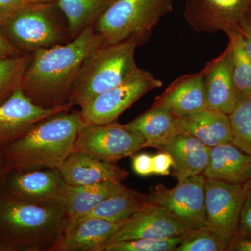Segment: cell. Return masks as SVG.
I'll list each match as a JSON object with an SVG mask.
<instances>
[{
  "label": "cell",
  "mask_w": 251,
  "mask_h": 251,
  "mask_svg": "<svg viewBox=\"0 0 251 251\" xmlns=\"http://www.w3.org/2000/svg\"><path fill=\"white\" fill-rule=\"evenodd\" d=\"M184 235L165 239H136L112 242L103 246L100 251H175L182 242Z\"/></svg>",
  "instance_id": "f546056e"
},
{
  "label": "cell",
  "mask_w": 251,
  "mask_h": 251,
  "mask_svg": "<svg viewBox=\"0 0 251 251\" xmlns=\"http://www.w3.org/2000/svg\"><path fill=\"white\" fill-rule=\"evenodd\" d=\"M227 251H251V237H235L229 244Z\"/></svg>",
  "instance_id": "8d00e7d4"
},
{
  "label": "cell",
  "mask_w": 251,
  "mask_h": 251,
  "mask_svg": "<svg viewBox=\"0 0 251 251\" xmlns=\"http://www.w3.org/2000/svg\"><path fill=\"white\" fill-rule=\"evenodd\" d=\"M143 148H146V142L141 135L115 121L104 125L85 124L79 130L74 151L115 163L134 156Z\"/></svg>",
  "instance_id": "ba28073f"
},
{
  "label": "cell",
  "mask_w": 251,
  "mask_h": 251,
  "mask_svg": "<svg viewBox=\"0 0 251 251\" xmlns=\"http://www.w3.org/2000/svg\"><path fill=\"white\" fill-rule=\"evenodd\" d=\"M232 143L251 155V97L241 96L233 112L229 115Z\"/></svg>",
  "instance_id": "83f0119b"
},
{
  "label": "cell",
  "mask_w": 251,
  "mask_h": 251,
  "mask_svg": "<svg viewBox=\"0 0 251 251\" xmlns=\"http://www.w3.org/2000/svg\"><path fill=\"white\" fill-rule=\"evenodd\" d=\"M27 3H36V4H50L57 3L58 0H26Z\"/></svg>",
  "instance_id": "f35d334b"
},
{
  "label": "cell",
  "mask_w": 251,
  "mask_h": 251,
  "mask_svg": "<svg viewBox=\"0 0 251 251\" xmlns=\"http://www.w3.org/2000/svg\"><path fill=\"white\" fill-rule=\"evenodd\" d=\"M138 47L133 41L104 44L81 67L69 99L80 107L99 94L121 85L140 70L135 61Z\"/></svg>",
  "instance_id": "5b68a950"
},
{
  "label": "cell",
  "mask_w": 251,
  "mask_h": 251,
  "mask_svg": "<svg viewBox=\"0 0 251 251\" xmlns=\"http://www.w3.org/2000/svg\"><path fill=\"white\" fill-rule=\"evenodd\" d=\"M0 29L23 54H32L72 41L65 16L57 3H26L0 18Z\"/></svg>",
  "instance_id": "277c9868"
},
{
  "label": "cell",
  "mask_w": 251,
  "mask_h": 251,
  "mask_svg": "<svg viewBox=\"0 0 251 251\" xmlns=\"http://www.w3.org/2000/svg\"><path fill=\"white\" fill-rule=\"evenodd\" d=\"M124 222L87 218L67 222L58 240L50 251H100Z\"/></svg>",
  "instance_id": "9a60e30c"
},
{
  "label": "cell",
  "mask_w": 251,
  "mask_h": 251,
  "mask_svg": "<svg viewBox=\"0 0 251 251\" xmlns=\"http://www.w3.org/2000/svg\"><path fill=\"white\" fill-rule=\"evenodd\" d=\"M72 108L70 103L43 108L33 103L20 89L0 105V149L20 139L43 120Z\"/></svg>",
  "instance_id": "4fadbf2b"
},
{
  "label": "cell",
  "mask_w": 251,
  "mask_h": 251,
  "mask_svg": "<svg viewBox=\"0 0 251 251\" xmlns=\"http://www.w3.org/2000/svg\"><path fill=\"white\" fill-rule=\"evenodd\" d=\"M59 112L33 126L20 139L0 149L6 172L59 169L74 151L85 125L79 111Z\"/></svg>",
  "instance_id": "7a4b0ae2"
},
{
  "label": "cell",
  "mask_w": 251,
  "mask_h": 251,
  "mask_svg": "<svg viewBox=\"0 0 251 251\" xmlns=\"http://www.w3.org/2000/svg\"><path fill=\"white\" fill-rule=\"evenodd\" d=\"M251 0H186L184 16L197 32H239L250 12Z\"/></svg>",
  "instance_id": "7c38bea8"
},
{
  "label": "cell",
  "mask_w": 251,
  "mask_h": 251,
  "mask_svg": "<svg viewBox=\"0 0 251 251\" xmlns=\"http://www.w3.org/2000/svg\"><path fill=\"white\" fill-rule=\"evenodd\" d=\"M26 3V0H0V18L11 14Z\"/></svg>",
  "instance_id": "d590c367"
},
{
  "label": "cell",
  "mask_w": 251,
  "mask_h": 251,
  "mask_svg": "<svg viewBox=\"0 0 251 251\" xmlns=\"http://www.w3.org/2000/svg\"><path fill=\"white\" fill-rule=\"evenodd\" d=\"M116 181H105L86 186L68 185L64 206L67 214V222H72L90 212L107 198L126 189Z\"/></svg>",
  "instance_id": "7402d4cb"
},
{
  "label": "cell",
  "mask_w": 251,
  "mask_h": 251,
  "mask_svg": "<svg viewBox=\"0 0 251 251\" xmlns=\"http://www.w3.org/2000/svg\"><path fill=\"white\" fill-rule=\"evenodd\" d=\"M162 85L163 82L151 73L140 69L136 74L121 85L99 94L81 106V114L88 125L115 122L143 95Z\"/></svg>",
  "instance_id": "9c48e42d"
},
{
  "label": "cell",
  "mask_w": 251,
  "mask_h": 251,
  "mask_svg": "<svg viewBox=\"0 0 251 251\" xmlns=\"http://www.w3.org/2000/svg\"><path fill=\"white\" fill-rule=\"evenodd\" d=\"M117 0H58L57 6L65 16L71 39L76 38L94 23Z\"/></svg>",
  "instance_id": "d4e9b609"
},
{
  "label": "cell",
  "mask_w": 251,
  "mask_h": 251,
  "mask_svg": "<svg viewBox=\"0 0 251 251\" xmlns=\"http://www.w3.org/2000/svg\"><path fill=\"white\" fill-rule=\"evenodd\" d=\"M204 89L206 108L230 115L237 106L240 94L231 72L228 49L206 64Z\"/></svg>",
  "instance_id": "ac0fdd59"
},
{
  "label": "cell",
  "mask_w": 251,
  "mask_h": 251,
  "mask_svg": "<svg viewBox=\"0 0 251 251\" xmlns=\"http://www.w3.org/2000/svg\"><path fill=\"white\" fill-rule=\"evenodd\" d=\"M249 14L251 15V5L250 12H249Z\"/></svg>",
  "instance_id": "60d3db41"
},
{
  "label": "cell",
  "mask_w": 251,
  "mask_h": 251,
  "mask_svg": "<svg viewBox=\"0 0 251 251\" xmlns=\"http://www.w3.org/2000/svg\"><path fill=\"white\" fill-rule=\"evenodd\" d=\"M243 186H244V188H245L247 191H251V177L243 184Z\"/></svg>",
  "instance_id": "ab89813d"
},
{
  "label": "cell",
  "mask_w": 251,
  "mask_h": 251,
  "mask_svg": "<svg viewBox=\"0 0 251 251\" xmlns=\"http://www.w3.org/2000/svg\"><path fill=\"white\" fill-rule=\"evenodd\" d=\"M152 158L153 174L163 176L171 175L170 169L173 166V161L168 153L161 151V152L152 156Z\"/></svg>",
  "instance_id": "d6a6232c"
},
{
  "label": "cell",
  "mask_w": 251,
  "mask_h": 251,
  "mask_svg": "<svg viewBox=\"0 0 251 251\" xmlns=\"http://www.w3.org/2000/svg\"><path fill=\"white\" fill-rule=\"evenodd\" d=\"M179 131L193 135L204 145L212 148L232 143V130L228 115L204 108L176 118Z\"/></svg>",
  "instance_id": "44dd1931"
},
{
  "label": "cell",
  "mask_w": 251,
  "mask_h": 251,
  "mask_svg": "<svg viewBox=\"0 0 251 251\" xmlns=\"http://www.w3.org/2000/svg\"><path fill=\"white\" fill-rule=\"evenodd\" d=\"M205 73L204 68L201 72L176 79L156 97L153 106L166 108L175 118L206 108Z\"/></svg>",
  "instance_id": "e0dca14e"
},
{
  "label": "cell",
  "mask_w": 251,
  "mask_h": 251,
  "mask_svg": "<svg viewBox=\"0 0 251 251\" xmlns=\"http://www.w3.org/2000/svg\"><path fill=\"white\" fill-rule=\"evenodd\" d=\"M188 232L182 225L164 209L149 203L124 222L108 244L136 239L179 237Z\"/></svg>",
  "instance_id": "5bb4252c"
},
{
  "label": "cell",
  "mask_w": 251,
  "mask_h": 251,
  "mask_svg": "<svg viewBox=\"0 0 251 251\" xmlns=\"http://www.w3.org/2000/svg\"><path fill=\"white\" fill-rule=\"evenodd\" d=\"M6 174H7V172H6L2 162H1V159H0V188H1V186H2Z\"/></svg>",
  "instance_id": "74e56055"
},
{
  "label": "cell",
  "mask_w": 251,
  "mask_h": 251,
  "mask_svg": "<svg viewBox=\"0 0 251 251\" xmlns=\"http://www.w3.org/2000/svg\"><path fill=\"white\" fill-rule=\"evenodd\" d=\"M228 244L207 226L185 234L175 251H227Z\"/></svg>",
  "instance_id": "f1b7e54d"
},
{
  "label": "cell",
  "mask_w": 251,
  "mask_h": 251,
  "mask_svg": "<svg viewBox=\"0 0 251 251\" xmlns=\"http://www.w3.org/2000/svg\"><path fill=\"white\" fill-rule=\"evenodd\" d=\"M64 182L71 186H86L105 182H122L128 171L87 153L73 151L59 168Z\"/></svg>",
  "instance_id": "2e32d148"
},
{
  "label": "cell",
  "mask_w": 251,
  "mask_h": 251,
  "mask_svg": "<svg viewBox=\"0 0 251 251\" xmlns=\"http://www.w3.org/2000/svg\"><path fill=\"white\" fill-rule=\"evenodd\" d=\"M239 32L246 52L251 61V15L249 14L241 23Z\"/></svg>",
  "instance_id": "836d02e7"
},
{
  "label": "cell",
  "mask_w": 251,
  "mask_h": 251,
  "mask_svg": "<svg viewBox=\"0 0 251 251\" xmlns=\"http://www.w3.org/2000/svg\"><path fill=\"white\" fill-rule=\"evenodd\" d=\"M105 44L103 37L90 27L67 44L36 51L25 73L21 90L43 108L69 103L83 63Z\"/></svg>",
  "instance_id": "6da1fadb"
},
{
  "label": "cell",
  "mask_w": 251,
  "mask_h": 251,
  "mask_svg": "<svg viewBox=\"0 0 251 251\" xmlns=\"http://www.w3.org/2000/svg\"><path fill=\"white\" fill-rule=\"evenodd\" d=\"M124 125L127 129L141 135L146 142V148L158 149L179 132L176 118L171 112L163 107L153 105L133 121Z\"/></svg>",
  "instance_id": "603a6c76"
},
{
  "label": "cell",
  "mask_w": 251,
  "mask_h": 251,
  "mask_svg": "<svg viewBox=\"0 0 251 251\" xmlns=\"http://www.w3.org/2000/svg\"><path fill=\"white\" fill-rule=\"evenodd\" d=\"M24 54L10 44L0 29V58H9Z\"/></svg>",
  "instance_id": "e575fe53"
},
{
  "label": "cell",
  "mask_w": 251,
  "mask_h": 251,
  "mask_svg": "<svg viewBox=\"0 0 251 251\" xmlns=\"http://www.w3.org/2000/svg\"><path fill=\"white\" fill-rule=\"evenodd\" d=\"M235 237H251V191H247Z\"/></svg>",
  "instance_id": "4dcf8cb0"
},
{
  "label": "cell",
  "mask_w": 251,
  "mask_h": 251,
  "mask_svg": "<svg viewBox=\"0 0 251 251\" xmlns=\"http://www.w3.org/2000/svg\"><path fill=\"white\" fill-rule=\"evenodd\" d=\"M67 187L59 169L10 171L0 194L34 204H63Z\"/></svg>",
  "instance_id": "30bf717a"
},
{
  "label": "cell",
  "mask_w": 251,
  "mask_h": 251,
  "mask_svg": "<svg viewBox=\"0 0 251 251\" xmlns=\"http://www.w3.org/2000/svg\"><path fill=\"white\" fill-rule=\"evenodd\" d=\"M133 169L137 175L142 176L153 174V158L148 153H140L133 157Z\"/></svg>",
  "instance_id": "1f68e13d"
},
{
  "label": "cell",
  "mask_w": 251,
  "mask_h": 251,
  "mask_svg": "<svg viewBox=\"0 0 251 251\" xmlns=\"http://www.w3.org/2000/svg\"><path fill=\"white\" fill-rule=\"evenodd\" d=\"M32 54L0 58V105L21 89L23 77Z\"/></svg>",
  "instance_id": "4316f807"
},
{
  "label": "cell",
  "mask_w": 251,
  "mask_h": 251,
  "mask_svg": "<svg viewBox=\"0 0 251 251\" xmlns=\"http://www.w3.org/2000/svg\"><path fill=\"white\" fill-rule=\"evenodd\" d=\"M175 0H117L96 21L93 29L105 44L133 41L146 44Z\"/></svg>",
  "instance_id": "8992f818"
},
{
  "label": "cell",
  "mask_w": 251,
  "mask_h": 251,
  "mask_svg": "<svg viewBox=\"0 0 251 251\" xmlns=\"http://www.w3.org/2000/svg\"><path fill=\"white\" fill-rule=\"evenodd\" d=\"M202 175L206 179L243 185L251 176V155L232 143L212 147Z\"/></svg>",
  "instance_id": "ffe728a7"
},
{
  "label": "cell",
  "mask_w": 251,
  "mask_h": 251,
  "mask_svg": "<svg viewBox=\"0 0 251 251\" xmlns=\"http://www.w3.org/2000/svg\"><path fill=\"white\" fill-rule=\"evenodd\" d=\"M63 204H39L0 194V251H50L67 226Z\"/></svg>",
  "instance_id": "3957f363"
},
{
  "label": "cell",
  "mask_w": 251,
  "mask_h": 251,
  "mask_svg": "<svg viewBox=\"0 0 251 251\" xmlns=\"http://www.w3.org/2000/svg\"><path fill=\"white\" fill-rule=\"evenodd\" d=\"M148 204V194L127 188L125 191L107 198L79 219L98 218L112 222H123Z\"/></svg>",
  "instance_id": "cb8c5ba5"
},
{
  "label": "cell",
  "mask_w": 251,
  "mask_h": 251,
  "mask_svg": "<svg viewBox=\"0 0 251 251\" xmlns=\"http://www.w3.org/2000/svg\"><path fill=\"white\" fill-rule=\"evenodd\" d=\"M227 36V49L234 85L241 96L251 97V61L244 49L239 32Z\"/></svg>",
  "instance_id": "484cf974"
},
{
  "label": "cell",
  "mask_w": 251,
  "mask_h": 251,
  "mask_svg": "<svg viewBox=\"0 0 251 251\" xmlns=\"http://www.w3.org/2000/svg\"><path fill=\"white\" fill-rule=\"evenodd\" d=\"M158 150L168 153L173 161V175L178 180L192 175H202L210 157V147L193 135L179 131Z\"/></svg>",
  "instance_id": "d6986e66"
},
{
  "label": "cell",
  "mask_w": 251,
  "mask_h": 251,
  "mask_svg": "<svg viewBox=\"0 0 251 251\" xmlns=\"http://www.w3.org/2000/svg\"><path fill=\"white\" fill-rule=\"evenodd\" d=\"M202 175L178 180L172 188L159 184L150 188L149 203L164 209L190 231L206 226L204 184Z\"/></svg>",
  "instance_id": "52a82bcc"
},
{
  "label": "cell",
  "mask_w": 251,
  "mask_h": 251,
  "mask_svg": "<svg viewBox=\"0 0 251 251\" xmlns=\"http://www.w3.org/2000/svg\"><path fill=\"white\" fill-rule=\"evenodd\" d=\"M246 194L243 185L206 179V226L217 232L228 246L237 234Z\"/></svg>",
  "instance_id": "8fae6325"
}]
</instances>
